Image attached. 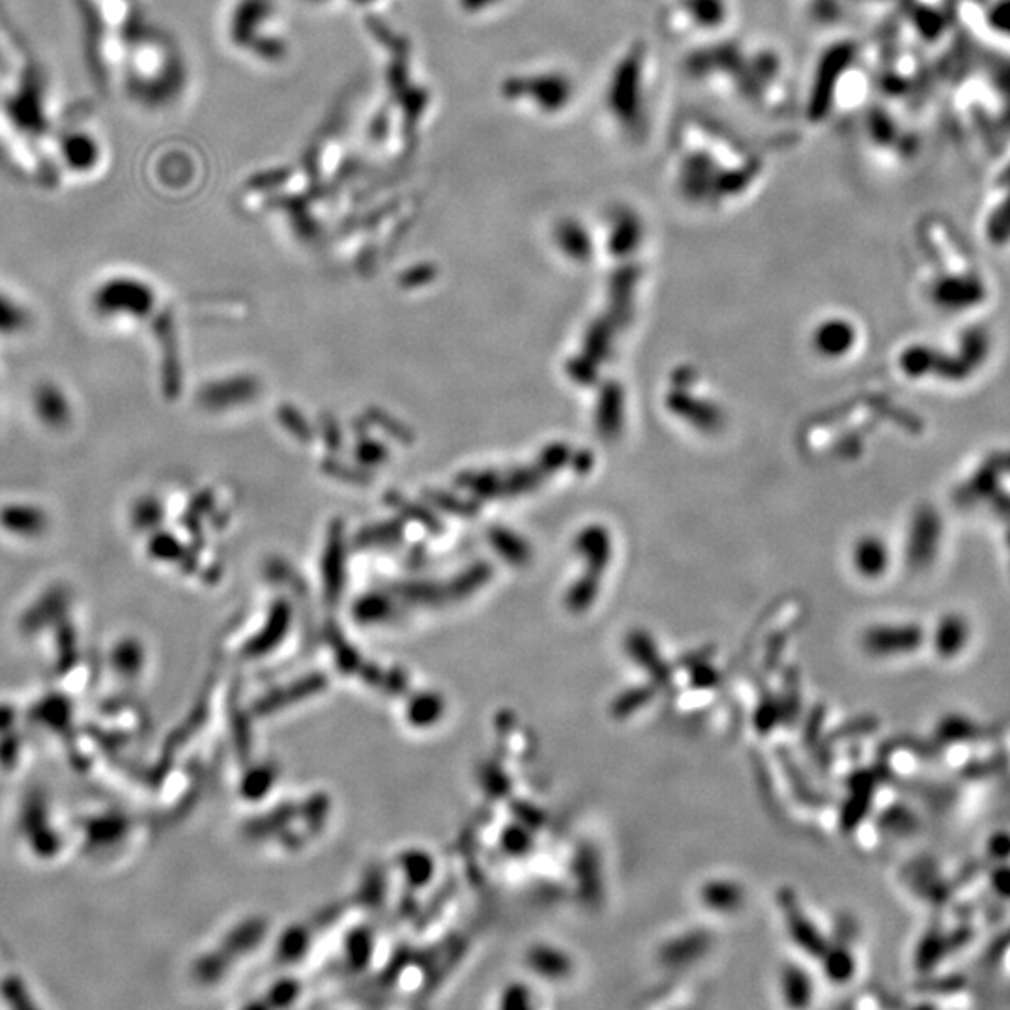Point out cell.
Here are the masks:
<instances>
[{
  "instance_id": "obj_1",
  "label": "cell",
  "mask_w": 1010,
  "mask_h": 1010,
  "mask_svg": "<svg viewBox=\"0 0 1010 1010\" xmlns=\"http://www.w3.org/2000/svg\"><path fill=\"white\" fill-rule=\"evenodd\" d=\"M919 642H921V631L911 625L874 627L863 638L866 651H870L872 655H880V657L906 653L908 650L917 648Z\"/></svg>"
},
{
  "instance_id": "obj_2",
  "label": "cell",
  "mask_w": 1010,
  "mask_h": 1010,
  "mask_svg": "<svg viewBox=\"0 0 1010 1010\" xmlns=\"http://www.w3.org/2000/svg\"><path fill=\"white\" fill-rule=\"evenodd\" d=\"M0 522L12 534L25 535V537L42 534V530L45 528L44 513L32 505L6 507L0 515Z\"/></svg>"
},
{
  "instance_id": "obj_3",
  "label": "cell",
  "mask_w": 1010,
  "mask_h": 1010,
  "mask_svg": "<svg viewBox=\"0 0 1010 1010\" xmlns=\"http://www.w3.org/2000/svg\"><path fill=\"white\" fill-rule=\"evenodd\" d=\"M702 900L715 911H734L743 904L745 893L734 881L717 880L702 889Z\"/></svg>"
},
{
  "instance_id": "obj_4",
  "label": "cell",
  "mask_w": 1010,
  "mask_h": 1010,
  "mask_svg": "<svg viewBox=\"0 0 1010 1010\" xmlns=\"http://www.w3.org/2000/svg\"><path fill=\"white\" fill-rule=\"evenodd\" d=\"M855 563L868 577H878L889 565V552L885 543L876 537H866L855 549Z\"/></svg>"
},
{
  "instance_id": "obj_5",
  "label": "cell",
  "mask_w": 1010,
  "mask_h": 1010,
  "mask_svg": "<svg viewBox=\"0 0 1010 1010\" xmlns=\"http://www.w3.org/2000/svg\"><path fill=\"white\" fill-rule=\"evenodd\" d=\"M852 328L844 320H831L816 333V347L827 356H840L852 347Z\"/></svg>"
},
{
  "instance_id": "obj_6",
  "label": "cell",
  "mask_w": 1010,
  "mask_h": 1010,
  "mask_svg": "<svg viewBox=\"0 0 1010 1010\" xmlns=\"http://www.w3.org/2000/svg\"><path fill=\"white\" fill-rule=\"evenodd\" d=\"M782 990L792 1007H805L812 999L810 977L799 967H788L782 975Z\"/></svg>"
},
{
  "instance_id": "obj_7",
  "label": "cell",
  "mask_w": 1010,
  "mask_h": 1010,
  "mask_svg": "<svg viewBox=\"0 0 1010 1010\" xmlns=\"http://www.w3.org/2000/svg\"><path fill=\"white\" fill-rule=\"evenodd\" d=\"M788 924H790L792 938H795V941L801 947H805L807 953L823 954L825 945L822 943V938H820L816 926L807 921L803 917V913L797 911V908H790V911H788Z\"/></svg>"
},
{
  "instance_id": "obj_8",
  "label": "cell",
  "mask_w": 1010,
  "mask_h": 1010,
  "mask_svg": "<svg viewBox=\"0 0 1010 1010\" xmlns=\"http://www.w3.org/2000/svg\"><path fill=\"white\" fill-rule=\"evenodd\" d=\"M629 644H631V655L636 663L644 664L642 668H648L653 676H659V678L666 676L663 661H661V657H657L655 646L648 635H633Z\"/></svg>"
},
{
  "instance_id": "obj_9",
  "label": "cell",
  "mask_w": 1010,
  "mask_h": 1010,
  "mask_svg": "<svg viewBox=\"0 0 1010 1010\" xmlns=\"http://www.w3.org/2000/svg\"><path fill=\"white\" fill-rule=\"evenodd\" d=\"M36 408H38V414L47 421V423H64L68 419V406H66V401L64 397L58 393L57 390L53 388H44L36 395Z\"/></svg>"
},
{
  "instance_id": "obj_10",
  "label": "cell",
  "mask_w": 1010,
  "mask_h": 1010,
  "mask_svg": "<svg viewBox=\"0 0 1010 1010\" xmlns=\"http://www.w3.org/2000/svg\"><path fill=\"white\" fill-rule=\"evenodd\" d=\"M823 956H825V973L829 975L831 981L846 982L852 977L855 962L844 949L823 951Z\"/></svg>"
},
{
  "instance_id": "obj_11",
  "label": "cell",
  "mask_w": 1010,
  "mask_h": 1010,
  "mask_svg": "<svg viewBox=\"0 0 1010 1010\" xmlns=\"http://www.w3.org/2000/svg\"><path fill=\"white\" fill-rule=\"evenodd\" d=\"M964 636H966V631H964V623L962 620H956V618H951V620H945V623H941L938 631V644L939 650L951 651L956 648V642L962 644L964 642ZM941 651V653H943Z\"/></svg>"
},
{
  "instance_id": "obj_12",
  "label": "cell",
  "mask_w": 1010,
  "mask_h": 1010,
  "mask_svg": "<svg viewBox=\"0 0 1010 1010\" xmlns=\"http://www.w3.org/2000/svg\"><path fill=\"white\" fill-rule=\"evenodd\" d=\"M25 324V313L17 309V305L14 307V303L8 302L4 296H0V332H19Z\"/></svg>"
},
{
  "instance_id": "obj_13",
  "label": "cell",
  "mask_w": 1010,
  "mask_h": 1010,
  "mask_svg": "<svg viewBox=\"0 0 1010 1010\" xmlns=\"http://www.w3.org/2000/svg\"><path fill=\"white\" fill-rule=\"evenodd\" d=\"M650 694L651 693L648 689H635V691H631V693L623 694L621 698H618V702H616V706H614V711H616L618 715H620V713L627 715V713H631V711L636 709V707L644 706V704L650 700Z\"/></svg>"
}]
</instances>
